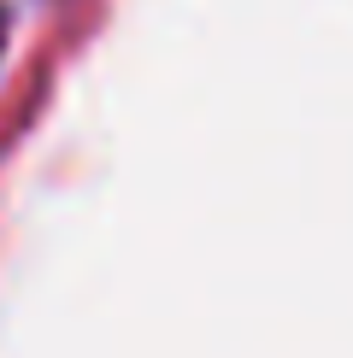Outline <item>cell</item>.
I'll return each mask as SVG.
<instances>
[{
  "label": "cell",
  "instance_id": "obj_1",
  "mask_svg": "<svg viewBox=\"0 0 353 358\" xmlns=\"http://www.w3.org/2000/svg\"><path fill=\"white\" fill-rule=\"evenodd\" d=\"M0 41H6V18H0Z\"/></svg>",
  "mask_w": 353,
  "mask_h": 358
}]
</instances>
